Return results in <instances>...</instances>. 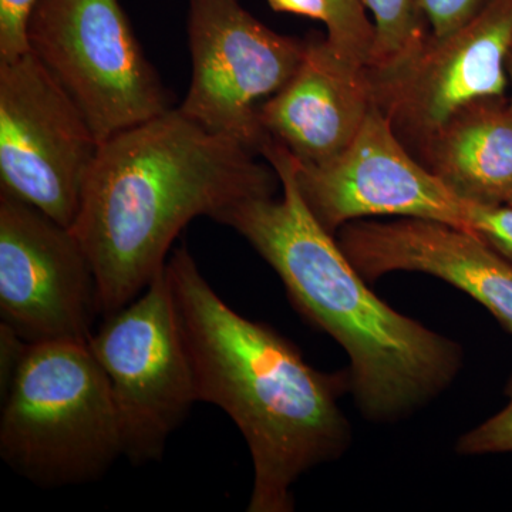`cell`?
<instances>
[{
	"mask_svg": "<svg viewBox=\"0 0 512 512\" xmlns=\"http://www.w3.org/2000/svg\"><path fill=\"white\" fill-rule=\"evenodd\" d=\"M124 456L109 380L89 343H26L6 383L0 457L45 488L92 483Z\"/></svg>",
	"mask_w": 512,
	"mask_h": 512,
	"instance_id": "obj_4",
	"label": "cell"
},
{
	"mask_svg": "<svg viewBox=\"0 0 512 512\" xmlns=\"http://www.w3.org/2000/svg\"><path fill=\"white\" fill-rule=\"evenodd\" d=\"M28 36L100 144L173 109L120 0H39Z\"/></svg>",
	"mask_w": 512,
	"mask_h": 512,
	"instance_id": "obj_5",
	"label": "cell"
},
{
	"mask_svg": "<svg viewBox=\"0 0 512 512\" xmlns=\"http://www.w3.org/2000/svg\"><path fill=\"white\" fill-rule=\"evenodd\" d=\"M306 40L301 66L262 104L259 121L299 164L316 165L352 144L375 103L365 69L340 59L326 37Z\"/></svg>",
	"mask_w": 512,
	"mask_h": 512,
	"instance_id": "obj_13",
	"label": "cell"
},
{
	"mask_svg": "<svg viewBox=\"0 0 512 512\" xmlns=\"http://www.w3.org/2000/svg\"><path fill=\"white\" fill-rule=\"evenodd\" d=\"M99 313L92 264L72 229L0 192V316L28 343H89Z\"/></svg>",
	"mask_w": 512,
	"mask_h": 512,
	"instance_id": "obj_9",
	"label": "cell"
},
{
	"mask_svg": "<svg viewBox=\"0 0 512 512\" xmlns=\"http://www.w3.org/2000/svg\"><path fill=\"white\" fill-rule=\"evenodd\" d=\"M505 396L508 402L503 410L458 439V454L487 456L512 453V373L505 387Z\"/></svg>",
	"mask_w": 512,
	"mask_h": 512,
	"instance_id": "obj_17",
	"label": "cell"
},
{
	"mask_svg": "<svg viewBox=\"0 0 512 512\" xmlns=\"http://www.w3.org/2000/svg\"><path fill=\"white\" fill-rule=\"evenodd\" d=\"M511 45L512 0H491L448 35L430 33L399 69L367 76L373 103L392 121L407 150L417 151L467 104L504 96Z\"/></svg>",
	"mask_w": 512,
	"mask_h": 512,
	"instance_id": "obj_11",
	"label": "cell"
},
{
	"mask_svg": "<svg viewBox=\"0 0 512 512\" xmlns=\"http://www.w3.org/2000/svg\"><path fill=\"white\" fill-rule=\"evenodd\" d=\"M505 72H507L508 84H510L511 96L510 103L512 107V45L510 50H508L507 59H505Z\"/></svg>",
	"mask_w": 512,
	"mask_h": 512,
	"instance_id": "obj_22",
	"label": "cell"
},
{
	"mask_svg": "<svg viewBox=\"0 0 512 512\" xmlns=\"http://www.w3.org/2000/svg\"><path fill=\"white\" fill-rule=\"evenodd\" d=\"M373 16L372 50L367 76L377 77L399 69L423 47L430 26L417 0H362Z\"/></svg>",
	"mask_w": 512,
	"mask_h": 512,
	"instance_id": "obj_15",
	"label": "cell"
},
{
	"mask_svg": "<svg viewBox=\"0 0 512 512\" xmlns=\"http://www.w3.org/2000/svg\"><path fill=\"white\" fill-rule=\"evenodd\" d=\"M367 282L423 272L466 292L512 335V262L474 232L444 222L397 218L349 222L336 238Z\"/></svg>",
	"mask_w": 512,
	"mask_h": 512,
	"instance_id": "obj_12",
	"label": "cell"
},
{
	"mask_svg": "<svg viewBox=\"0 0 512 512\" xmlns=\"http://www.w3.org/2000/svg\"><path fill=\"white\" fill-rule=\"evenodd\" d=\"M417 160L468 204L512 201L510 97L473 101L417 150Z\"/></svg>",
	"mask_w": 512,
	"mask_h": 512,
	"instance_id": "obj_14",
	"label": "cell"
},
{
	"mask_svg": "<svg viewBox=\"0 0 512 512\" xmlns=\"http://www.w3.org/2000/svg\"><path fill=\"white\" fill-rule=\"evenodd\" d=\"M433 36H446L470 22L491 0H417Z\"/></svg>",
	"mask_w": 512,
	"mask_h": 512,
	"instance_id": "obj_20",
	"label": "cell"
},
{
	"mask_svg": "<svg viewBox=\"0 0 512 512\" xmlns=\"http://www.w3.org/2000/svg\"><path fill=\"white\" fill-rule=\"evenodd\" d=\"M293 161L303 201L332 235L373 217L421 218L473 232L468 202L407 150L376 104L338 157L316 165Z\"/></svg>",
	"mask_w": 512,
	"mask_h": 512,
	"instance_id": "obj_10",
	"label": "cell"
},
{
	"mask_svg": "<svg viewBox=\"0 0 512 512\" xmlns=\"http://www.w3.org/2000/svg\"><path fill=\"white\" fill-rule=\"evenodd\" d=\"M170 109L100 144L70 228L92 264L101 316L134 301L194 218L272 197L274 168Z\"/></svg>",
	"mask_w": 512,
	"mask_h": 512,
	"instance_id": "obj_3",
	"label": "cell"
},
{
	"mask_svg": "<svg viewBox=\"0 0 512 512\" xmlns=\"http://www.w3.org/2000/svg\"><path fill=\"white\" fill-rule=\"evenodd\" d=\"M473 232L512 262L511 205L468 204Z\"/></svg>",
	"mask_w": 512,
	"mask_h": 512,
	"instance_id": "obj_19",
	"label": "cell"
},
{
	"mask_svg": "<svg viewBox=\"0 0 512 512\" xmlns=\"http://www.w3.org/2000/svg\"><path fill=\"white\" fill-rule=\"evenodd\" d=\"M330 22L326 40L333 52L350 66L365 69L369 63L375 28L362 0H328Z\"/></svg>",
	"mask_w": 512,
	"mask_h": 512,
	"instance_id": "obj_16",
	"label": "cell"
},
{
	"mask_svg": "<svg viewBox=\"0 0 512 512\" xmlns=\"http://www.w3.org/2000/svg\"><path fill=\"white\" fill-rule=\"evenodd\" d=\"M100 143L32 50L0 62V192L72 228Z\"/></svg>",
	"mask_w": 512,
	"mask_h": 512,
	"instance_id": "obj_7",
	"label": "cell"
},
{
	"mask_svg": "<svg viewBox=\"0 0 512 512\" xmlns=\"http://www.w3.org/2000/svg\"><path fill=\"white\" fill-rule=\"evenodd\" d=\"M165 272L198 402L224 410L247 441V511L292 512L299 477L348 451L352 430L339 404L348 372H320L271 326L229 308L187 248L167 259Z\"/></svg>",
	"mask_w": 512,
	"mask_h": 512,
	"instance_id": "obj_1",
	"label": "cell"
},
{
	"mask_svg": "<svg viewBox=\"0 0 512 512\" xmlns=\"http://www.w3.org/2000/svg\"><path fill=\"white\" fill-rule=\"evenodd\" d=\"M39 0H0V62L30 52L29 22Z\"/></svg>",
	"mask_w": 512,
	"mask_h": 512,
	"instance_id": "obj_18",
	"label": "cell"
},
{
	"mask_svg": "<svg viewBox=\"0 0 512 512\" xmlns=\"http://www.w3.org/2000/svg\"><path fill=\"white\" fill-rule=\"evenodd\" d=\"M508 205H511V207H512V201H511V202H510V204H508Z\"/></svg>",
	"mask_w": 512,
	"mask_h": 512,
	"instance_id": "obj_23",
	"label": "cell"
},
{
	"mask_svg": "<svg viewBox=\"0 0 512 512\" xmlns=\"http://www.w3.org/2000/svg\"><path fill=\"white\" fill-rule=\"evenodd\" d=\"M89 348L109 380L124 456L160 461L198 402L165 266L134 301L104 316Z\"/></svg>",
	"mask_w": 512,
	"mask_h": 512,
	"instance_id": "obj_6",
	"label": "cell"
},
{
	"mask_svg": "<svg viewBox=\"0 0 512 512\" xmlns=\"http://www.w3.org/2000/svg\"><path fill=\"white\" fill-rule=\"evenodd\" d=\"M275 12L292 13L305 18L319 20L326 26L330 22L328 0H268Z\"/></svg>",
	"mask_w": 512,
	"mask_h": 512,
	"instance_id": "obj_21",
	"label": "cell"
},
{
	"mask_svg": "<svg viewBox=\"0 0 512 512\" xmlns=\"http://www.w3.org/2000/svg\"><path fill=\"white\" fill-rule=\"evenodd\" d=\"M261 156L278 175L281 200L241 201L214 221L247 239L292 305L345 349L349 392L367 419L392 423L429 404L460 372L461 346L375 295L303 201L295 161L281 143L269 138Z\"/></svg>",
	"mask_w": 512,
	"mask_h": 512,
	"instance_id": "obj_2",
	"label": "cell"
},
{
	"mask_svg": "<svg viewBox=\"0 0 512 512\" xmlns=\"http://www.w3.org/2000/svg\"><path fill=\"white\" fill-rule=\"evenodd\" d=\"M187 32L192 77L178 109L261 156L259 109L292 79L308 40L269 29L239 0H188Z\"/></svg>",
	"mask_w": 512,
	"mask_h": 512,
	"instance_id": "obj_8",
	"label": "cell"
}]
</instances>
